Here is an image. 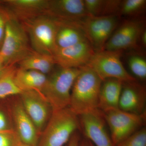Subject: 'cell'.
<instances>
[{
  "mask_svg": "<svg viewBox=\"0 0 146 146\" xmlns=\"http://www.w3.org/2000/svg\"><path fill=\"white\" fill-rule=\"evenodd\" d=\"M102 82L89 67L80 68L71 91L70 109L78 116L98 109Z\"/></svg>",
  "mask_w": 146,
  "mask_h": 146,
  "instance_id": "1",
  "label": "cell"
},
{
  "mask_svg": "<svg viewBox=\"0 0 146 146\" xmlns=\"http://www.w3.org/2000/svg\"><path fill=\"white\" fill-rule=\"evenodd\" d=\"M79 128L78 116L70 108L53 111L37 146H64Z\"/></svg>",
  "mask_w": 146,
  "mask_h": 146,
  "instance_id": "2",
  "label": "cell"
},
{
  "mask_svg": "<svg viewBox=\"0 0 146 146\" xmlns=\"http://www.w3.org/2000/svg\"><path fill=\"white\" fill-rule=\"evenodd\" d=\"M80 72V68L59 67L47 77L42 94L52 111L69 107L72 88Z\"/></svg>",
  "mask_w": 146,
  "mask_h": 146,
  "instance_id": "3",
  "label": "cell"
},
{
  "mask_svg": "<svg viewBox=\"0 0 146 146\" xmlns=\"http://www.w3.org/2000/svg\"><path fill=\"white\" fill-rule=\"evenodd\" d=\"M33 51L23 26L9 13L6 23L3 42L0 49L5 66H14Z\"/></svg>",
  "mask_w": 146,
  "mask_h": 146,
  "instance_id": "4",
  "label": "cell"
},
{
  "mask_svg": "<svg viewBox=\"0 0 146 146\" xmlns=\"http://www.w3.org/2000/svg\"><path fill=\"white\" fill-rule=\"evenodd\" d=\"M21 23L27 32L33 50L52 56L57 49V20L43 15Z\"/></svg>",
  "mask_w": 146,
  "mask_h": 146,
  "instance_id": "5",
  "label": "cell"
},
{
  "mask_svg": "<svg viewBox=\"0 0 146 146\" xmlns=\"http://www.w3.org/2000/svg\"><path fill=\"white\" fill-rule=\"evenodd\" d=\"M103 114L114 146L143 127L145 122L146 114L136 115L119 109L103 112Z\"/></svg>",
  "mask_w": 146,
  "mask_h": 146,
  "instance_id": "6",
  "label": "cell"
},
{
  "mask_svg": "<svg viewBox=\"0 0 146 146\" xmlns=\"http://www.w3.org/2000/svg\"><path fill=\"white\" fill-rule=\"evenodd\" d=\"M121 51L103 50L95 52L86 66L103 81L115 78L123 82L136 81L124 67L120 59Z\"/></svg>",
  "mask_w": 146,
  "mask_h": 146,
  "instance_id": "7",
  "label": "cell"
},
{
  "mask_svg": "<svg viewBox=\"0 0 146 146\" xmlns=\"http://www.w3.org/2000/svg\"><path fill=\"white\" fill-rule=\"evenodd\" d=\"M78 23L95 52H98L104 50L106 42L117 27L119 16H86Z\"/></svg>",
  "mask_w": 146,
  "mask_h": 146,
  "instance_id": "8",
  "label": "cell"
},
{
  "mask_svg": "<svg viewBox=\"0 0 146 146\" xmlns=\"http://www.w3.org/2000/svg\"><path fill=\"white\" fill-rule=\"evenodd\" d=\"M84 137L95 146H114L108 133L103 112L97 109L78 116Z\"/></svg>",
  "mask_w": 146,
  "mask_h": 146,
  "instance_id": "9",
  "label": "cell"
},
{
  "mask_svg": "<svg viewBox=\"0 0 146 146\" xmlns=\"http://www.w3.org/2000/svg\"><path fill=\"white\" fill-rule=\"evenodd\" d=\"M144 29L143 24L140 20L125 21L115 29L104 50L121 51L136 47Z\"/></svg>",
  "mask_w": 146,
  "mask_h": 146,
  "instance_id": "10",
  "label": "cell"
},
{
  "mask_svg": "<svg viewBox=\"0 0 146 146\" xmlns=\"http://www.w3.org/2000/svg\"><path fill=\"white\" fill-rule=\"evenodd\" d=\"M19 96L24 110L41 134L52 113L50 105L42 94L36 91H23Z\"/></svg>",
  "mask_w": 146,
  "mask_h": 146,
  "instance_id": "11",
  "label": "cell"
},
{
  "mask_svg": "<svg viewBox=\"0 0 146 146\" xmlns=\"http://www.w3.org/2000/svg\"><path fill=\"white\" fill-rule=\"evenodd\" d=\"M95 51L89 41L58 48L53 54L56 64L61 68H80L85 66Z\"/></svg>",
  "mask_w": 146,
  "mask_h": 146,
  "instance_id": "12",
  "label": "cell"
},
{
  "mask_svg": "<svg viewBox=\"0 0 146 146\" xmlns=\"http://www.w3.org/2000/svg\"><path fill=\"white\" fill-rule=\"evenodd\" d=\"M145 86L137 80L123 82L119 109L138 115H145Z\"/></svg>",
  "mask_w": 146,
  "mask_h": 146,
  "instance_id": "13",
  "label": "cell"
},
{
  "mask_svg": "<svg viewBox=\"0 0 146 146\" xmlns=\"http://www.w3.org/2000/svg\"><path fill=\"white\" fill-rule=\"evenodd\" d=\"M46 15L69 21H80L88 16L84 0H48Z\"/></svg>",
  "mask_w": 146,
  "mask_h": 146,
  "instance_id": "14",
  "label": "cell"
},
{
  "mask_svg": "<svg viewBox=\"0 0 146 146\" xmlns=\"http://www.w3.org/2000/svg\"><path fill=\"white\" fill-rule=\"evenodd\" d=\"M15 131L19 140L30 146H37L40 133L36 126L24 110L21 102L12 110Z\"/></svg>",
  "mask_w": 146,
  "mask_h": 146,
  "instance_id": "15",
  "label": "cell"
},
{
  "mask_svg": "<svg viewBox=\"0 0 146 146\" xmlns=\"http://www.w3.org/2000/svg\"><path fill=\"white\" fill-rule=\"evenodd\" d=\"M11 14L20 22L46 15L48 0H7Z\"/></svg>",
  "mask_w": 146,
  "mask_h": 146,
  "instance_id": "16",
  "label": "cell"
},
{
  "mask_svg": "<svg viewBox=\"0 0 146 146\" xmlns=\"http://www.w3.org/2000/svg\"><path fill=\"white\" fill-rule=\"evenodd\" d=\"M57 20L58 27L56 36L57 49L68 48L88 41L78 21Z\"/></svg>",
  "mask_w": 146,
  "mask_h": 146,
  "instance_id": "17",
  "label": "cell"
},
{
  "mask_svg": "<svg viewBox=\"0 0 146 146\" xmlns=\"http://www.w3.org/2000/svg\"><path fill=\"white\" fill-rule=\"evenodd\" d=\"M123 82L115 78L102 81L100 89L98 109L103 112L119 109Z\"/></svg>",
  "mask_w": 146,
  "mask_h": 146,
  "instance_id": "18",
  "label": "cell"
},
{
  "mask_svg": "<svg viewBox=\"0 0 146 146\" xmlns=\"http://www.w3.org/2000/svg\"><path fill=\"white\" fill-rule=\"evenodd\" d=\"M47 79L46 75L40 72L19 68L14 76L15 83L22 92L34 91L42 94Z\"/></svg>",
  "mask_w": 146,
  "mask_h": 146,
  "instance_id": "19",
  "label": "cell"
},
{
  "mask_svg": "<svg viewBox=\"0 0 146 146\" xmlns=\"http://www.w3.org/2000/svg\"><path fill=\"white\" fill-rule=\"evenodd\" d=\"M18 64L20 69L37 71L46 75L51 73L56 65L53 56L34 51H33Z\"/></svg>",
  "mask_w": 146,
  "mask_h": 146,
  "instance_id": "20",
  "label": "cell"
},
{
  "mask_svg": "<svg viewBox=\"0 0 146 146\" xmlns=\"http://www.w3.org/2000/svg\"><path fill=\"white\" fill-rule=\"evenodd\" d=\"M16 69L14 66H8L0 77V98L20 95L22 93L14 82Z\"/></svg>",
  "mask_w": 146,
  "mask_h": 146,
  "instance_id": "21",
  "label": "cell"
},
{
  "mask_svg": "<svg viewBox=\"0 0 146 146\" xmlns=\"http://www.w3.org/2000/svg\"><path fill=\"white\" fill-rule=\"evenodd\" d=\"M146 0L122 1L119 16L136 17L142 14L145 9Z\"/></svg>",
  "mask_w": 146,
  "mask_h": 146,
  "instance_id": "22",
  "label": "cell"
},
{
  "mask_svg": "<svg viewBox=\"0 0 146 146\" xmlns=\"http://www.w3.org/2000/svg\"><path fill=\"white\" fill-rule=\"evenodd\" d=\"M128 65L134 76L141 80L146 78V60L142 56L133 55L129 58Z\"/></svg>",
  "mask_w": 146,
  "mask_h": 146,
  "instance_id": "23",
  "label": "cell"
},
{
  "mask_svg": "<svg viewBox=\"0 0 146 146\" xmlns=\"http://www.w3.org/2000/svg\"><path fill=\"white\" fill-rule=\"evenodd\" d=\"M116 146H146V129L144 127Z\"/></svg>",
  "mask_w": 146,
  "mask_h": 146,
  "instance_id": "24",
  "label": "cell"
},
{
  "mask_svg": "<svg viewBox=\"0 0 146 146\" xmlns=\"http://www.w3.org/2000/svg\"><path fill=\"white\" fill-rule=\"evenodd\" d=\"M121 0H103L100 16H119Z\"/></svg>",
  "mask_w": 146,
  "mask_h": 146,
  "instance_id": "25",
  "label": "cell"
},
{
  "mask_svg": "<svg viewBox=\"0 0 146 146\" xmlns=\"http://www.w3.org/2000/svg\"><path fill=\"white\" fill-rule=\"evenodd\" d=\"M18 136L14 130L0 132V146H16Z\"/></svg>",
  "mask_w": 146,
  "mask_h": 146,
  "instance_id": "26",
  "label": "cell"
},
{
  "mask_svg": "<svg viewBox=\"0 0 146 146\" xmlns=\"http://www.w3.org/2000/svg\"><path fill=\"white\" fill-rule=\"evenodd\" d=\"M9 13L0 11V49L3 42L5 34V25Z\"/></svg>",
  "mask_w": 146,
  "mask_h": 146,
  "instance_id": "27",
  "label": "cell"
},
{
  "mask_svg": "<svg viewBox=\"0 0 146 146\" xmlns=\"http://www.w3.org/2000/svg\"><path fill=\"white\" fill-rule=\"evenodd\" d=\"M14 130L9 125L7 118L5 113L0 111V132Z\"/></svg>",
  "mask_w": 146,
  "mask_h": 146,
  "instance_id": "28",
  "label": "cell"
},
{
  "mask_svg": "<svg viewBox=\"0 0 146 146\" xmlns=\"http://www.w3.org/2000/svg\"><path fill=\"white\" fill-rule=\"evenodd\" d=\"M80 140V136L76 131L71 137L70 141L68 143L67 146H78Z\"/></svg>",
  "mask_w": 146,
  "mask_h": 146,
  "instance_id": "29",
  "label": "cell"
},
{
  "mask_svg": "<svg viewBox=\"0 0 146 146\" xmlns=\"http://www.w3.org/2000/svg\"><path fill=\"white\" fill-rule=\"evenodd\" d=\"M78 146H95L94 144L85 137L82 138L79 143Z\"/></svg>",
  "mask_w": 146,
  "mask_h": 146,
  "instance_id": "30",
  "label": "cell"
},
{
  "mask_svg": "<svg viewBox=\"0 0 146 146\" xmlns=\"http://www.w3.org/2000/svg\"><path fill=\"white\" fill-rule=\"evenodd\" d=\"M140 39L141 40V43L144 47H146V31L144 29L143 31L141 34Z\"/></svg>",
  "mask_w": 146,
  "mask_h": 146,
  "instance_id": "31",
  "label": "cell"
},
{
  "mask_svg": "<svg viewBox=\"0 0 146 146\" xmlns=\"http://www.w3.org/2000/svg\"><path fill=\"white\" fill-rule=\"evenodd\" d=\"M16 146H30L28 145H27L24 143L23 142H21L19 138L18 137V139H17V141H16Z\"/></svg>",
  "mask_w": 146,
  "mask_h": 146,
  "instance_id": "32",
  "label": "cell"
},
{
  "mask_svg": "<svg viewBox=\"0 0 146 146\" xmlns=\"http://www.w3.org/2000/svg\"><path fill=\"white\" fill-rule=\"evenodd\" d=\"M5 67L4 65V61L1 56L0 54V69Z\"/></svg>",
  "mask_w": 146,
  "mask_h": 146,
  "instance_id": "33",
  "label": "cell"
},
{
  "mask_svg": "<svg viewBox=\"0 0 146 146\" xmlns=\"http://www.w3.org/2000/svg\"><path fill=\"white\" fill-rule=\"evenodd\" d=\"M7 67H3V68L0 69V77H1V76L4 73V72H5L6 69Z\"/></svg>",
  "mask_w": 146,
  "mask_h": 146,
  "instance_id": "34",
  "label": "cell"
}]
</instances>
